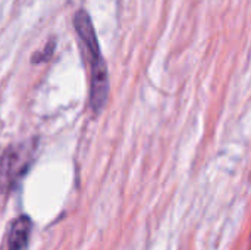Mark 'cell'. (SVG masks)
<instances>
[{
  "mask_svg": "<svg viewBox=\"0 0 251 250\" xmlns=\"http://www.w3.org/2000/svg\"><path fill=\"white\" fill-rule=\"evenodd\" d=\"M74 27L79 38L82 55L90 71V106L94 113H100L109 96V74L93 21L87 10L79 9L74 16Z\"/></svg>",
  "mask_w": 251,
  "mask_h": 250,
  "instance_id": "6da1fadb",
  "label": "cell"
},
{
  "mask_svg": "<svg viewBox=\"0 0 251 250\" xmlns=\"http://www.w3.org/2000/svg\"><path fill=\"white\" fill-rule=\"evenodd\" d=\"M38 149V140L29 139L10 144L0 158V193L12 192L29 171Z\"/></svg>",
  "mask_w": 251,
  "mask_h": 250,
  "instance_id": "7a4b0ae2",
  "label": "cell"
},
{
  "mask_svg": "<svg viewBox=\"0 0 251 250\" xmlns=\"http://www.w3.org/2000/svg\"><path fill=\"white\" fill-rule=\"evenodd\" d=\"M32 231V221L26 215H21L10 224L7 250H25Z\"/></svg>",
  "mask_w": 251,
  "mask_h": 250,
  "instance_id": "3957f363",
  "label": "cell"
},
{
  "mask_svg": "<svg viewBox=\"0 0 251 250\" xmlns=\"http://www.w3.org/2000/svg\"><path fill=\"white\" fill-rule=\"evenodd\" d=\"M54 49H56V41L51 38L47 44H46V47L41 50V52H37V53H34V56H32V63H41V62H47L51 56H53V53H54Z\"/></svg>",
  "mask_w": 251,
  "mask_h": 250,
  "instance_id": "277c9868",
  "label": "cell"
}]
</instances>
